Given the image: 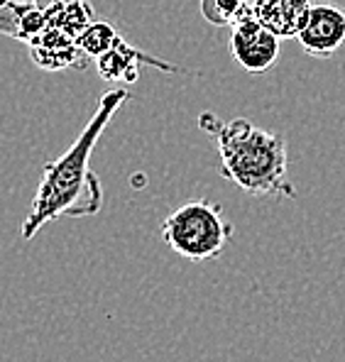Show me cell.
Here are the masks:
<instances>
[{
  "label": "cell",
  "mask_w": 345,
  "mask_h": 362,
  "mask_svg": "<svg viewBox=\"0 0 345 362\" xmlns=\"http://www.w3.org/2000/svg\"><path fill=\"white\" fill-rule=\"evenodd\" d=\"M52 28H59L62 32H66L69 37L76 40L88 25L93 23V8L86 3V0H74V3H66L62 8L52 10L47 15Z\"/></svg>",
  "instance_id": "ba28073f"
},
{
  "label": "cell",
  "mask_w": 345,
  "mask_h": 362,
  "mask_svg": "<svg viewBox=\"0 0 345 362\" xmlns=\"http://www.w3.org/2000/svg\"><path fill=\"white\" fill-rule=\"evenodd\" d=\"M252 13V3L247 0H201V15L206 23L216 28H228Z\"/></svg>",
  "instance_id": "9c48e42d"
},
{
  "label": "cell",
  "mask_w": 345,
  "mask_h": 362,
  "mask_svg": "<svg viewBox=\"0 0 345 362\" xmlns=\"http://www.w3.org/2000/svg\"><path fill=\"white\" fill-rule=\"evenodd\" d=\"M130 98L125 88H115L100 95L93 118L86 122L81 135L62 157L45 164L42 181L32 199V209L23 223V238L32 240L47 223L59 218H88L103 209V186L91 169V154L95 142L118 108Z\"/></svg>",
  "instance_id": "6da1fadb"
},
{
  "label": "cell",
  "mask_w": 345,
  "mask_h": 362,
  "mask_svg": "<svg viewBox=\"0 0 345 362\" xmlns=\"http://www.w3.org/2000/svg\"><path fill=\"white\" fill-rule=\"evenodd\" d=\"M296 42L309 57L328 59L345 42V10L333 3H314Z\"/></svg>",
  "instance_id": "5b68a950"
},
{
  "label": "cell",
  "mask_w": 345,
  "mask_h": 362,
  "mask_svg": "<svg viewBox=\"0 0 345 362\" xmlns=\"http://www.w3.org/2000/svg\"><path fill=\"white\" fill-rule=\"evenodd\" d=\"M5 3H10V0H0V5H5Z\"/></svg>",
  "instance_id": "4fadbf2b"
},
{
  "label": "cell",
  "mask_w": 345,
  "mask_h": 362,
  "mask_svg": "<svg viewBox=\"0 0 345 362\" xmlns=\"http://www.w3.org/2000/svg\"><path fill=\"white\" fill-rule=\"evenodd\" d=\"M233 223L211 201H189L162 221V240L189 262L216 259L233 240Z\"/></svg>",
  "instance_id": "3957f363"
},
{
  "label": "cell",
  "mask_w": 345,
  "mask_h": 362,
  "mask_svg": "<svg viewBox=\"0 0 345 362\" xmlns=\"http://www.w3.org/2000/svg\"><path fill=\"white\" fill-rule=\"evenodd\" d=\"M311 5V0H252V15L279 40H289L306 25Z\"/></svg>",
  "instance_id": "8992f818"
},
{
  "label": "cell",
  "mask_w": 345,
  "mask_h": 362,
  "mask_svg": "<svg viewBox=\"0 0 345 362\" xmlns=\"http://www.w3.org/2000/svg\"><path fill=\"white\" fill-rule=\"evenodd\" d=\"M247 3H252V0H247Z\"/></svg>",
  "instance_id": "5bb4252c"
},
{
  "label": "cell",
  "mask_w": 345,
  "mask_h": 362,
  "mask_svg": "<svg viewBox=\"0 0 345 362\" xmlns=\"http://www.w3.org/2000/svg\"><path fill=\"white\" fill-rule=\"evenodd\" d=\"M32 3H35L45 15H49L52 10L62 8V5H66V3H74V0H32Z\"/></svg>",
  "instance_id": "7c38bea8"
},
{
  "label": "cell",
  "mask_w": 345,
  "mask_h": 362,
  "mask_svg": "<svg viewBox=\"0 0 345 362\" xmlns=\"http://www.w3.org/2000/svg\"><path fill=\"white\" fill-rule=\"evenodd\" d=\"M140 64H152V66L162 69V71H179L172 64H164L150 54H142L140 49L127 45L123 37L115 42L113 49L95 57V66H98V74L105 81H137V66Z\"/></svg>",
  "instance_id": "52a82bcc"
},
{
  "label": "cell",
  "mask_w": 345,
  "mask_h": 362,
  "mask_svg": "<svg viewBox=\"0 0 345 362\" xmlns=\"http://www.w3.org/2000/svg\"><path fill=\"white\" fill-rule=\"evenodd\" d=\"M118 40H120V35L113 25L103 23V20H93V23L76 37V45L81 47V52L86 57H100L103 52L113 49Z\"/></svg>",
  "instance_id": "30bf717a"
},
{
  "label": "cell",
  "mask_w": 345,
  "mask_h": 362,
  "mask_svg": "<svg viewBox=\"0 0 345 362\" xmlns=\"http://www.w3.org/2000/svg\"><path fill=\"white\" fill-rule=\"evenodd\" d=\"M23 5L25 0H10V3L0 5V35L18 37V18Z\"/></svg>",
  "instance_id": "8fae6325"
},
{
  "label": "cell",
  "mask_w": 345,
  "mask_h": 362,
  "mask_svg": "<svg viewBox=\"0 0 345 362\" xmlns=\"http://www.w3.org/2000/svg\"><path fill=\"white\" fill-rule=\"evenodd\" d=\"M279 49H282V40L262 23H257L252 13L233 25L230 52L233 59L245 71L264 74L267 69H272L279 59Z\"/></svg>",
  "instance_id": "277c9868"
},
{
  "label": "cell",
  "mask_w": 345,
  "mask_h": 362,
  "mask_svg": "<svg viewBox=\"0 0 345 362\" xmlns=\"http://www.w3.org/2000/svg\"><path fill=\"white\" fill-rule=\"evenodd\" d=\"M201 130L216 137L221 154V172L238 189L264 199H294L289 181L284 137L272 135L245 118L223 122L214 113H201Z\"/></svg>",
  "instance_id": "7a4b0ae2"
}]
</instances>
